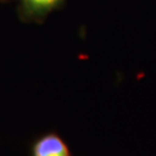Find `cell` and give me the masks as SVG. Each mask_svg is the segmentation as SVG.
Here are the masks:
<instances>
[{"label":"cell","mask_w":156,"mask_h":156,"mask_svg":"<svg viewBox=\"0 0 156 156\" xmlns=\"http://www.w3.org/2000/svg\"><path fill=\"white\" fill-rule=\"evenodd\" d=\"M30 156H72L65 139L55 131L38 135L30 145Z\"/></svg>","instance_id":"2"},{"label":"cell","mask_w":156,"mask_h":156,"mask_svg":"<svg viewBox=\"0 0 156 156\" xmlns=\"http://www.w3.org/2000/svg\"><path fill=\"white\" fill-rule=\"evenodd\" d=\"M66 0H19L17 15L24 23L42 24L52 12L64 7Z\"/></svg>","instance_id":"1"},{"label":"cell","mask_w":156,"mask_h":156,"mask_svg":"<svg viewBox=\"0 0 156 156\" xmlns=\"http://www.w3.org/2000/svg\"><path fill=\"white\" fill-rule=\"evenodd\" d=\"M0 1H2V2H4V1H6V0H0Z\"/></svg>","instance_id":"3"}]
</instances>
